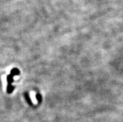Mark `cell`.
I'll list each match as a JSON object with an SVG mask.
<instances>
[{
  "label": "cell",
  "instance_id": "obj_1",
  "mask_svg": "<svg viewBox=\"0 0 123 122\" xmlns=\"http://www.w3.org/2000/svg\"><path fill=\"white\" fill-rule=\"evenodd\" d=\"M31 100L32 102H33V104H37V100H36V97H35V93L34 92H31Z\"/></svg>",
  "mask_w": 123,
  "mask_h": 122
}]
</instances>
